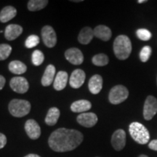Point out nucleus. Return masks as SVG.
Listing matches in <instances>:
<instances>
[{"instance_id": "obj_37", "label": "nucleus", "mask_w": 157, "mask_h": 157, "mask_svg": "<svg viewBox=\"0 0 157 157\" xmlns=\"http://www.w3.org/2000/svg\"><path fill=\"white\" fill-rule=\"evenodd\" d=\"M72 2H82V1H81V0H78V1H72Z\"/></svg>"}, {"instance_id": "obj_11", "label": "nucleus", "mask_w": 157, "mask_h": 157, "mask_svg": "<svg viewBox=\"0 0 157 157\" xmlns=\"http://www.w3.org/2000/svg\"><path fill=\"white\" fill-rule=\"evenodd\" d=\"M77 122L85 127H93L98 122V117L94 113H82L76 118Z\"/></svg>"}, {"instance_id": "obj_33", "label": "nucleus", "mask_w": 157, "mask_h": 157, "mask_svg": "<svg viewBox=\"0 0 157 157\" xmlns=\"http://www.w3.org/2000/svg\"><path fill=\"white\" fill-rule=\"evenodd\" d=\"M5 82H6L5 78L3 76L0 75V90H2L3 87H5Z\"/></svg>"}, {"instance_id": "obj_18", "label": "nucleus", "mask_w": 157, "mask_h": 157, "mask_svg": "<svg viewBox=\"0 0 157 157\" xmlns=\"http://www.w3.org/2000/svg\"><path fill=\"white\" fill-rule=\"evenodd\" d=\"M92 108V103L87 100H79L74 102L71 105V110L74 113H85Z\"/></svg>"}, {"instance_id": "obj_27", "label": "nucleus", "mask_w": 157, "mask_h": 157, "mask_svg": "<svg viewBox=\"0 0 157 157\" xmlns=\"http://www.w3.org/2000/svg\"><path fill=\"white\" fill-rule=\"evenodd\" d=\"M44 60V56L42 51L36 50L32 53V63L35 66H39Z\"/></svg>"}, {"instance_id": "obj_2", "label": "nucleus", "mask_w": 157, "mask_h": 157, "mask_svg": "<svg viewBox=\"0 0 157 157\" xmlns=\"http://www.w3.org/2000/svg\"><path fill=\"white\" fill-rule=\"evenodd\" d=\"M113 52L119 60H126L132 52V43L128 36L119 35L113 42Z\"/></svg>"}, {"instance_id": "obj_14", "label": "nucleus", "mask_w": 157, "mask_h": 157, "mask_svg": "<svg viewBox=\"0 0 157 157\" xmlns=\"http://www.w3.org/2000/svg\"><path fill=\"white\" fill-rule=\"evenodd\" d=\"M22 26L17 24H10L6 27L5 31V38L9 41H13L17 39L23 33Z\"/></svg>"}, {"instance_id": "obj_12", "label": "nucleus", "mask_w": 157, "mask_h": 157, "mask_svg": "<svg viewBox=\"0 0 157 157\" xmlns=\"http://www.w3.org/2000/svg\"><path fill=\"white\" fill-rule=\"evenodd\" d=\"M25 130L28 136L32 140H36L41 135V128L34 119H29L25 124Z\"/></svg>"}, {"instance_id": "obj_32", "label": "nucleus", "mask_w": 157, "mask_h": 157, "mask_svg": "<svg viewBox=\"0 0 157 157\" xmlns=\"http://www.w3.org/2000/svg\"><path fill=\"white\" fill-rule=\"evenodd\" d=\"M148 148L157 151V140H153L148 143Z\"/></svg>"}, {"instance_id": "obj_8", "label": "nucleus", "mask_w": 157, "mask_h": 157, "mask_svg": "<svg viewBox=\"0 0 157 157\" xmlns=\"http://www.w3.org/2000/svg\"><path fill=\"white\" fill-rule=\"evenodd\" d=\"M10 86L13 91L17 93H25L29 89V82L27 79L22 76L13 77L10 82Z\"/></svg>"}, {"instance_id": "obj_10", "label": "nucleus", "mask_w": 157, "mask_h": 157, "mask_svg": "<svg viewBox=\"0 0 157 157\" xmlns=\"http://www.w3.org/2000/svg\"><path fill=\"white\" fill-rule=\"evenodd\" d=\"M65 57L68 62L73 65H80L84 61V56L82 51L76 48H70L66 50Z\"/></svg>"}, {"instance_id": "obj_4", "label": "nucleus", "mask_w": 157, "mask_h": 157, "mask_svg": "<svg viewBox=\"0 0 157 157\" xmlns=\"http://www.w3.org/2000/svg\"><path fill=\"white\" fill-rule=\"evenodd\" d=\"M8 109L13 117H23L30 112L31 103L25 100L13 99L10 102Z\"/></svg>"}, {"instance_id": "obj_34", "label": "nucleus", "mask_w": 157, "mask_h": 157, "mask_svg": "<svg viewBox=\"0 0 157 157\" xmlns=\"http://www.w3.org/2000/svg\"><path fill=\"white\" fill-rule=\"evenodd\" d=\"M24 157H41V156H39V155H37V154H28V155H26V156H24Z\"/></svg>"}, {"instance_id": "obj_5", "label": "nucleus", "mask_w": 157, "mask_h": 157, "mask_svg": "<svg viewBox=\"0 0 157 157\" xmlns=\"http://www.w3.org/2000/svg\"><path fill=\"white\" fill-rule=\"evenodd\" d=\"M129 96V91L123 85H117L111 90L109 93V99L110 103L117 105L121 103L127 99Z\"/></svg>"}, {"instance_id": "obj_15", "label": "nucleus", "mask_w": 157, "mask_h": 157, "mask_svg": "<svg viewBox=\"0 0 157 157\" xmlns=\"http://www.w3.org/2000/svg\"><path fill=\"white\" fill-rule=\"evenodd\" d=\"M88 87L90 93H93V95H97L101 91L102 87H103V78L101 76L95 74L90 78L89 84H88Z\"/></svg>"}, {"instance_id": "obj_3", "label": "nucleus", "mask_w": 157, "mask_h": 157, "mask_svg": "<svg viewBox=\"0 0 157 157\" xmlns=\"http://www.w3.org/2000/svg\"><path fill=\"white\" fill-rule=\"evenodd\" d=\"M129 132L135 142L141 145L146 144L150 139L148 130L144 125L139 122H132L129 127Z\"/></svg>"}, {"instance_id": "obj_23", "label": "nucleus", "mask_w": 157, "mask_h": 157, "mask_svg": "<svg viewBox=\"0 0 157 157\" xmlns=\"http://www.w3.org/2000/svg\"><path fill=\"white\" fill-rule=\"evenodd\" d=\"M9 70L11 73L15 74H23L27 70L26 66L20 60H13L10 63Z\"/></svg>"}, {"instance_id": "obj_36", "label": "nucleus", "mask_w": 157, "mask_h": 157, "mask_svg": "<svg viewBox=\"0 0 157 157\" xmlns=\"http://www.w3.org/2000/svg\"><path fill=\"white\" fill-rule=\"evenodd\" d=\"M139 157H148V156H146V155L142 154V155H140V156H139Z\"/></svg>"}, {"instance_id": "obj_26", "label": "nucleus", "mask_w": 157, "mask_h": 157, "mask_svg": "<svg viewBox=\"0 0 157 157\" xmlns=\"http://www.w3.org/2000/svg\"><path fill=\"white\" fill-rule=\"evenodd\" d=\"M12 52V47L7 44H0V60H5L10 56Z\"/></svg>"}, {"instance_id": "obj_31", "label": "nucleus", "mask_w": 157, "mask_h": 157, "mask_svg": "<svg viewBox=\"0 0 157 157\" xmlns=\"http://www.w3.org/2000/svg\"><path fill=\"white\" fill-rule=\"evenodd\" d=\"M7 143V137L2 133H0V149L3 148Z\"/></svg>"}, {"instance_id": "obj_9", "label": "nucleus", "mask_w": 157, "mask_h": 157, "mask_svg": "<svg viewBox=\"0 0 157 157\" xmlns=\"http://www.w3.org/2000/svg\"><path fill=\"white\" fill-rule=\"evenodd\" d=\"M111 145L116 151H121L126 145V133L124 130L119 129L116 130L111 137Z\"/></svg>"}, {"instance_id": "obj_21", "label": "nucleus", "mask_w": 157, "mask_h": 157, "mask_svg": "<svg viewBox=\"0 0 157 157\" xmlns=\"http://www.w3.org/2000/svg\"><path fill=\"white\" fill-rule=\"evenodd\" d=\"M17 15V10L13 6H7L2 10L0 13V21L2 23H7L13 19Z\"/></svg>"}, {"instance_id": "obj_30", "label": "nucleus", "mask_w": 157, "mask_h": 157, "mask_svg": "<svg viewBox=\"0 0 157 157\" xmlns=\"http://www.w3.org/2000/svg\"><path fill=\"white\" fill-rule=\"evenodd\" d=\"M137 36L140 40L148 41L151 38V33L146 29H140L137 31Z\"/></svg>"}, {"instance_id": "obj_35", "label": "nucleus", "mask_w": 157, "mask_h": 157, "mask_svg": "<svg viewBox=\"0 0 157 157\" xmlns=\"http://www.w3.org/2000/svg\"><path fill=\"white\" fill-rule=\"evenodd\" d=\"M146 0H138V1H137V2H138L139 4H142V3H145V2H146Z\"/></svg>"}, {"instance_id": "obj_24", "label": "nucleus", "mask_w": 157, "mask_h": 157, "mask_svg": "<svg viewBox=\"0 0 157 157\" xmlns=\"http://www.w3.org/2000/svg\"><path fill=\"white\" fill-rule=\"evenodd\" d=\"M48 0H30L28 2L29 10L34 12L44 9L48 5Z\"/></svg>"}, {"instance_id": "obj_6", "label": "nucleus", "mask_w": 157, "mask_h": 157, "mask_svg": "<svg viewBox=\"0 0 157 157\" xmlns=\"http://www.w3.org/2000/svg\"><path fill=\"white\" fill-rule=\"evenodd\" d=\"M157 113V99L154 96L147 97L143 108V117L146 120H151Z\"/></svg>"}, {"instance_id": "obj_17", "label": "nucleus", "mask_w": 157, "mask_h": 157, "mask_svg": "<svg viewBox=\"0 0 157 157\" xmlns=\"http://www.w3.org/2000/svg\"><path fill=\"white\" fill-rule=\"evenodd\" d=\"M56 75V68L53 65H49L44 71L42 78V84L44 87H48L54 82Z\"/></svg>"}, {"instance_id": "obj_19", "label": "nucleus", "mask_w": 157, "mask_h": 157, "mask_svg": "<svg viewBox=\"0 0 157 157\" xmlns=\"http://www.w3.org/2000/svg\"><path fill=\"white\" fill-rule=\"evenodd\" d=\"M68 74L66 71H59L55 78L53 87L58 91L63 90L66 87L68 82Z\"/></svg>"}, {"instance_id": "obj_20", "label": "nucleus", "mask_w": 157, "mask_h": 157, "mask_svg": "<svg viewBox=\"0 0 157 157\" xmlns=\"http://www.w3.org/2000/svg\"><path fill=\"white\" fill-rule=\"evenodd\" d=\"M94 31L90 27H84L79 32L78 36V41L82 44H88L93 40Z\"/></svg>"}, {"instance_id": "obj_13", "label": "nucleus", "mask_w": 157, "mask_h": 157, "mask_svg": "<svg viewBox=\"0 0 157 157\" xmlns=\"http://www.w3.org/2000/svg\"><path fill=\"white\" fill-rule=\"evenodd\" d=\"M86 78V74L82 69H76L72 72L69 78V84L71 87L74 89H78L83 85Z\"/></svg>"}, {"instance_id": "obj_25", "label": "nucleus", "mask_w": 157, "mask_h": 157, "mask_svg": "<svg viewBox=\"0 0 157 157\" xmlns=\"http://www.w3.org/2000/svg\"><path fill=\"white\" fill-rule=\"evenodd\" d=\"M93 63L97 66H104L109 63V59L105 54H98L95 55L92 59Z\"/></svg>"}, {"instance_id": "obj_28", "label": "nucleus", "mask_w": 157, "mask_h": 157, "mask_svg": "<svg viewBox=\"0 0 157 157\" xmlns=\"http://www.w3.org/2000/svg\"><path fill=\"white\" fill-rule=\"evenodd\" d=\"M38 44H39V38L38 36L34 34L29 36L25 42V47L29 49L34 48L36 45H38Z\"/></svg>"}, {"instance_id": "obj_22", "label": "nucleus", "mask_w": 157, "mask_h": 157, "mask_svg": "<svg viewBox=\"0 0 157 157\" xmlns=\"http://www.w3.org/2000/svg\"><path fill=\"white\" fill-rule=\"evenodd\" d=\"M60 111L58 108L52 107L49 109L48 114L45 117V123L49 126H54L58 122Z\"/></svg>"}, {"instance_id": "obj_16", "label": "nucleus", "mask_w": 157, "mask_h": 157, "mask_svg": "<svg viewBox=\"0 0 157 157\" xmlns=\"http://www.w3.org/2000/svg\"><path fill=\"white\" fill-rule=\"evenodd\" d=\"M93 31L95 36L105 42L109 41L112 36L111 30L106 25H99L96 26Z\"/></svg>"}, {"instance_id": "obj_29", "label": "nucleus", "mask_w": 157, "mask_h": 157, "mask_svg": "<svg viewBox=\"0 0 157 157\" xmlns=\"http://www.w3.org/2000/svg\"><path fill=\"white\" fill-rule=\"evenodd\" d=\"M151 48L150 46H145L144 48H143L140 52V58L141 61L143 63L148 61L151 55Z\"/></svg>"}, {"instance_id": "obj_1", "label": "nucleus", "mask_w": 157, "mask_h": 157, "mask_svg": "<svg viewBox=\"0 0 157 157\" xmlns=\"http://www.w3.org/2000/svg\"><path fill=\"white\" fill-rule=\"evenodd\" d=\"M82 132L76 129L59 128L50 135L48 139L49 146L56 152L73 151L83 141Z\"/></svg>"}, {"instance_id": "obj_7", "label": "nucleus", "mask_w": 157, "mask_h": 157, "mask_svg": "<svg viewBox=\"0 0 157 157\" xmlns=\"http://www.w3.org/2000/svg\"><path fill=\"white\" fill-rule=\"evenodd\" d=\"M44 44L49 48H54L57 43V36L54 29L50 25H45L41 31Z\"/></svg>"}]
</instances>
